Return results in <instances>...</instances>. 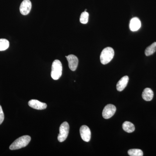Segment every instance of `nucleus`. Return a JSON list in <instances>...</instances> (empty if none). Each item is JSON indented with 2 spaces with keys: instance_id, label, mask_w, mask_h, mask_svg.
Masks as SVG:
<instances>
[{
  "instance_id": "1",
  "label": "nucleus",
  "mask_w": 156,
  "mask_h": 156,
  "mask_svg": "<svg viewBox=\"0 0 156 156\" xmlns=\"http://www.w3.org/2000/svg\"><path fill=\"white\" fill-rule=\"evenodd\" d=\"M30 140V136L28 135L20 136L11 144L9 148L11 150H15L25 147L28 145Z\"/></svg>"
},
{
  "instance_id": "2",
  "label": "nucleus",
  "mask_w": 156,
  "mask_h": 156,
  "mask_svg": "<svg viewBox=\"0 0 156 156\" xmlns=\"http://www.w3.org/2000/svg\"><path fill=\"white\" fill-rule=\"evenodd\" d=\"M114 51L110 47H108L104 49L100 55V61L102 64H108L113 58Z\"/></svg>"
},
{
  "instance_id": "3",
  "label": "nucleus",
  "mask_w": 156,
  "mask_h": 156,
  "mask_svg": "<svg viewBox=\"0 0 156 156\" xmlns=\"http://www.w3.org/2000/svg\"><path fill=\"white\" fill-rule=\"evenodd\" d=\"M62 65L59 60H54L52 66L51 70V77L54 80H58L61 76L62 74Z\"/></svg>"
},
{
  "instance_id": "4",
  "label": "nucleus",
  "mask_w": 156,
  "mask_h": 156,
  "mask_svg": "<svg viewBox=\"0 0 156 156\" xmlns=\"http://www.w3.org/2000/svg\"><path fill=\"white\" fill-rule=\"evenodd\" d=\"M69 126L67 122H64L59 128V133L58 140L60 142H63L67 138L69 132Z\"/></svg>"
},
{
  "instance_id": "5",
  "label": "nucleus",
  "mask_w": 156,
  "mask_h": 156,
  "mask_svg": "<svg viewBox=\"0 0 156 156\" xmlns=\"http://www.w3.org/2000/svg\"><path fill=\"white\" fill-rule=\"evenodd\" d=\"M116 111V108L113 105H107L104 108L102 112V116L106 119H110L114 115Z\"/></svg>"
},
{
  "instance_id": "6",
  "label": "nucleus",
  "mask_w": 156,
  "mask_h": 156,
  "mask_svg": "<svg viewBox=\"0 0 156 156\" xmlns=\"http://www.w3.org/2000/svg\"><path fill=\"white\" fill-rule=\"evenodd\" d=\"M32 8V4L30 0H23L20 7V13L23 15L29 14Z\"/></svg>"
},
{
  "instance_id": "7",
  "label": "nucleus",
  "mask_w": 156,
  "mask_h": 156,
  "mask_svg": "<svg viewBox=\"0 0 156 156\" xmlns=\"http://www.w3.org/2000/svg\"><path fill=\"white\" fill-rule=\"evenodd\" d=\"M80 134L81 138L86 142H89L91 139V132L90 129L87 126H81L80 128Z\"/></svg>"
},
{
  "instance_id": "8",
  "label": "nucleus",
  "mask_w": 156,
  "mask_h": 156,
  "mask_svg": "<svg viewBox=\"0 0 156 156\" xmlns=\"http://www.w3.org/2000/svg\"><path fill=\"white\" fill-rule=\"evenodd\" d=\"M68 62L69 67L73 71H75L77 68L79 60L77 56L74 55L66 56Z\"/></svg>"
},
{
  "instance_id": "9",
  "label": "nucleus",
  "mask_w": 156,
  "mask_h": 156,
  "mask_svg": "<svg viewBox=\"0 0 156 156\" xmlns=\"http://www.w3.org/2000/svg\"><path fill=\"white\" fill-rule=\"evenodd\" d=\"M28 105L30 107L37 110H43L47 108V104L43 103L37 100L32 99L28 102Z\"/></svg>"
},
{
  "instance_id": "10",
  "label": "nucleus",
  "mask_w": 156,
  "mask_h": 156,
  "mask_svg": "<svg viewBox=\"0 0 156 156\" xmlns=\"http://www.w3.org/2000/svg\"><path fill=\"white\" fill-rule=\"evenodd\" d=\"M128 81H129V77L128 76H124L121 78L117 84V90L119 92L122 91L128 85Z\"/></svg>"
},
{
  "instance_id": "11",
  "label": "nucleus",
  "mask_w": 156,
  "mask_h": 156,
  "mask_svg": "<svg viewBox=\"0 0 156 156\" xmlns=\"http://www.w3.org/2000/svg\"><path fill=\"white\" fill-rule=\"evenodd\" d=\"M130 29L132 31H136L141 27V22L139 18L134 17L131 19L130 23Z\"/></svg>"
},
{
  "instance_id": "12",
  "label": "nucleus",
  "mask_w": 156,
  "mask_h": 156,
  "mask_svg": "<svg viewBox=\"0 0 156 156\" xmlns=\"http://www.w3.org/2000/svg\"><path fill=\"white\" fill-rule=\"evenodd\" d=\"M143 98L146 101H150L154 97V92L150 88H146L143 92Z\"/></svg>"
},
{
  "instance_id": "13",
  "label": "nucleus",
  "mask_w": 156,
  "mask_h": 156,
  "mask_svg": "<svg viewBox=\"0 0 156 156\" xmlns=\"http://www.w3.org/2000/svg\"><path fill=\"white\" fill-rule=\"evenodd\" d=\"M122 128L123 130L127 133H132L135 130V127L134 124L128 121H126L123 123Z\"/></svg>"
},
{
  "instance_id": "14",
  "label": "nucleus",
  "mask_w": 156,
  "mask_h": 156,
  "mask_svg": "<svg viewBox=\"0 0 156 156\" xmlns=\"http://www.w3.org/2000/svg\"><path fill=\"white\" fill-rule=\"evenodd\" d=\"M156 51V42H154L150 46L146 49L145 54L146 56H149L152 55Z\"/></svg>"
},
{
  "instance_id": "15",
  "label": "nucleus",
  "mask_w": 156,
  "mask_h": 156,
  "mask_svg": "<svg viewBox=\"0 0 156 156\" xmlns=\"http://www.w3.org/2000/svg\"><path fill=\"white\" fill-rule=\"evenodd\" d=\"M128 154L131 156H142L143 152L142 150L139 149H132L128 151Z\"/></svg>"
},
{
  "instance_id": "16",
  "label": "nucleus",
  "mask_w": 156,
  "mask_h": 156,
  "mask_svg": "<svg viewBox=\"0 0 156 156\" xmlns=\"http://www.w3.org/2000/svg\"><path fill=\"white\" fill-rule=\"evenodd\" d=\"M9 47V42L5 39H0V51H4Z\"/></svg>"
},
{
  "instance_id": "17",
  "label": "nucleus",
  "mask_w": 156,
  "mask_h": 156,
  "mask_svg": "<svg viewBox=\"0 0 156 156\" xmlns=\"http://www.w3.org/2000/svg\"><path fill=\"white\" fill-rule=\"evenodd\" d=\"M89 14L87 11H84L81 14L80 17V22L83 24H86L89 20Z\"/></svg>"
},
{
  "instance_id": "18",
  "label": "nucleus",
  "mask_w": 156,
  "mask_h": 156,
  "mask_svg": "<svg viewBox=\"0 0 156 156\" xmlns=\"http://www.w3.org/2000/svg\"><path fill=\"white\" fill-rule=\"evenodd\" d=\"M4 118H5V116H4L2 108V106L0 105V125L4 121Z\"/></svg>"
}]
</instances>
